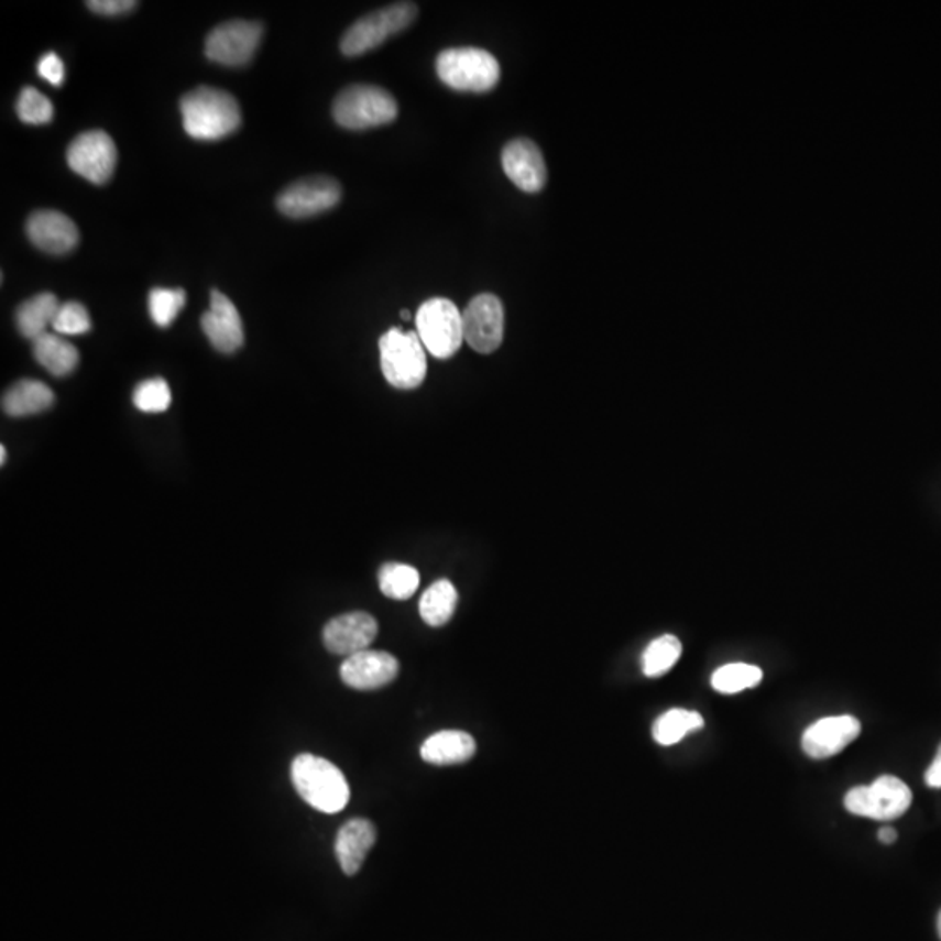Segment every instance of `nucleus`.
<instances>
[{
    "mask_svg": "<svg viewBox=\"0 0 941 941\" xmlns=\"http://www.w3.org/2000/svg\"><path fill=\"white\" fill-rule=\"evenodd\" d=\"M182 121L188 136L205 142L226 139L241 125V110L232 95L217 88L188 91L180 101Z\"/></svg>",
    "mask_w": 941,
    "mask_h": 941,
    "instance_id": "nucleus-1",
    "label": "nucleus"
},
{
    "mask_svg": "<svg viewBox=\"0 0 941 941\" xmlns=\"http://www.w3.org/2000/svg\"><path fill=\"white\" fill-rule=\"evenodd\" d=\"M292 783L310 808L328 814L342 811L351 799L348 779L327 758L302 753L292 764Z\"/></svg>",
    "mask_w": 941,
    "mask_h": 941,
    "instance_id": "nucleus-2",
    "label": "nucleus"
},
{
    "mask_svg": "<svg viewBox=\"0 0 941 941\" xmlns=\"http://www.w3.org/2000/svg\"><path fill=\"white\" fill-rule=\"evenodd\" d=\"M436 72L448 88L462 92H486L501 79V65L480 47H450L436 58Z\"/></svg>",
    "mask_w": 941,
    "mask_h": 941,
    "instance_id": "nucleus-3",
    "label": "nucleus"
},
{
    "mask_svg": "<svg viewBox=\"0 0 941 941\" xmlns=\"http://www.w3.org/2000/svg\"><path fill=\"white\" fill-rule=\"evenodd\" d=\"M333 118L346 130H370L397 118L393 95L379 86L354 84L342 89L333 101Z\"/></svg>",
    "mask_w": 941,
    "mask_h": 941,
    "instance_id": "nucleus-4",
    "label": "nucleus"
},
{
    "mask_svg": "<svg viewBox=\"0 0 941 941\" xmlns=\"http://www.w3.org/2000/svg\"><path fill=\"white\" fill-rule=\"evenodd\" d=\"M381 366L385 381L396 390H415L423 384L427 373L426 351L417 331L391 328L382 335Z\"/></svg>",
    "mask_w": 941,
    "mask_h": 941,
    "instance_id": "nucleus-5",
    "label": "nucleus"
},
{
    "mask_svg": "<svg viewBox=\"0 0 941 941\" xmlns=\"http://www.w3.org/2000/svg\"><path fill=\"white\" fill-rule=\"evenodd\" d=\"M415 325L424 348L438 360L452 358L464 342L462 313L448 298L424 302L415 316Z\"/></svg>",
    "mask_w": 941,
    "mask_h": 941,
    "instance_id": "nucleus-6",
    "label": "nucleus"
},
{
    "mask_svg": "<svg viewBox=\"0 0 941 941\" xmlns=\"http://www.w3.org/2000/svg\"><path fill=\"white\" fill-rule=\"evenodd\" d=\"M418 9L414 2H397L360 18L343 34L340 50L346 56H360L381 46L382 42L400 34L414 23Z\"/></svg>",
    "mask_w": 941,
    "mask_h": 941,
    "instance_id": "nucleus-7",
    "label": "nucleus"
},
{
    "mask_svg": "<svg viewBox=\"0 0 941 941\" xmlns=\"http://www.w3.org/2000/svg\"><path fill=\"white\" fill-rule=\"evenodd\" d=\"M912 803V791L896 776H880L868 787H856L845 794L844 806L851 814L877 821H893L904 816Z\"/></svg>",
    "mask_w": 941,
    "mask_h": 941,
    "instance_id": "nucleus-8",
    "label": "nucleus"
},
{
    "mask_svg": "<svg viewBox=\"0 0 941 941\" xmlns=\"http://www.w3.org/2000/svg\"><path fill=\"white\" fill-rule=\"evenodd\" d=\"M264 29L256 21L232 20L209 32L206 56L226 67H243L253 59Z\"/></svg>",
    "mask_w": 941,
    "mask_h": 941,
    "instance_id": "nucleus-9",
    "label": "nucleus"
},
{
    "mask_svg": "<svg viewBox=\"0 0 941 941\" xmlns=\"http://www.w3.org/2000/svg\"><path fill=\"white\" fill-rule=\"evenodd\" d=\"M67 163L72 172L86 180L103 185L112 178L118 149L105 131H84L68 145Z\"/></svg>",
    "mask_w": 941,
    "mask_h": 941,
    "instance_id": "nucleus-10",
    "label": "nucleus"
},
{
    "mask_svg": "<svg viewBox=\"0 0 941 941\" xmlns=\"http://www.w3.org/2000/svg\"><path fill=\"white\" fill-rule=\"evenodd\" d=\"M342 187L330 176L302 178L280 194L277 209L289 218H310L339 205Z\"/></svg>",
    "mask_w": 941,
    "mask_h": 941,
    "instance_id": "nucleus-11",
    "label": "nucleus"
},
{
    "mask_svg": "<svg viewBox=\"0 0 941 941\" xmlns=\"http://www.w3.org/2000/svg\"><path fill=\"white\" fill-rule=\"evenodd\" d=\"M464 342L481 354H490L501 348L504 339V309L501 300L490 293H481L469 302L462 313Z\"/></svg>",
    "mask_w": 941,
    "mask_h": 941,
    "instance_id": "nucleus-12",
    "label": "nucleus"
},
{
    "mask_svg": "<svg viewBox=\"0 0 941 941\" xmlns=\"http://www.w3.org/2000/svg\"><path fill=\"white\" fill-rule=\"evenodd\" d=\"M379 624L366 612H349L335 617L322 630V642L331 654L352 656L369 650L375 641Z\"/></svg>",
    "mask_w": 941,
    "mask_h": 941,
    "instance_id": "nucleus-13",
    "label": "nucleus"
},
{
    "mask_svg": "<svg viewBox=\"0 0 941 941\" xmlns=\"http://www.w3.org/2000/svg\"><path fill=\"white\" fill-rule=\"evenodd\" d=\"M502 167L507 178L523 193H539L548 178L543 152L527 139H516L504 146Z\"/></svg>",
    "mask_w": 941,
    "mask_h": 941,
    "instance_id": "nucleus-14",
    "label": "nucleus"
},
{
    "mask_svg": "<svg viewBox=\"0 0 941 941\" xmlns=\"http://www.w3.org/2000/svg\"><path fill=\"white\" fill-rule=\"evenodd\" d=\"M400 674L396 657L382 650H363L352 654L340 666V677L346 686L358 690H375L390 686Z\"/></svg>",
    "mask_w": 941,
    "mask_h": 941,
    "instance_id": "nucleus-15",
    "label": "nucleus"
},
{
    "mask_svg": "<svg viewBox=\"0 0 941 941\" xmlns=\"http://www.w3.org/2000/svg\"><path fill=\"white\" fill-rule=\"evenodd\" d=\"M860 732H862L860 720L851 715L818 720L803 732V753L816 761L833 757L845 746H850L860 736Z\"/></svg>",
    "mask_w": 941,
    "mask_h": 941,
    "instance_id": "nucleus-16",
    "label": "nucleus"
},
{
    "mask_svg": "<svg viewBox=\"0 0 941 941\" xmlns=\"http://www.w3.org/2000/svg\"><path fill=\"white\" fill-rule=\"evenodd\" d=\"M203 331L217 351L232 354L244 342V328L238 309L223 293L214 289L209 309L203 314Z\"/></svg>",
    "mask_w": 941,
    "mask_h": 941,
    "instance_id": "nucleus-17",
    "label": "nucleus"
},
{
    "mask_svg": "<svg viewBox=\"0 0 941 941\" xmlns=\"http://www.w3.org/2000/svg\"><path fill=\"white\" fill-rule=\"evenodd\" d=\"M30 241L51 255H65L79 243V229L67 215L41 209L30 215L26 222Z\"/></svg>",
    "mask_w": 941,
    "mask_h": 941,
    "instance_id": "nucleus-18",
    "label": "nucleus"
},
{
    "mask_svg": "<svg viewBox=\"0 0 941 941\" xmlns=\"http://www.w3.org/2000/svg\"><path fill=\"white\" fill-rule=\"evenodd\" d=\"M375 839L376 832L372 821L355 818L343 824L335 839V856L339 860L343 874L354 875L361 871Z\"/></svg>",
    "mask_w": 941,
    "mask_h": 941,
    "instance_id": "nucleus-19",
    "label": "nucleus"
},
{
    "mask_svg": "<svg viewBox=\"0 0 941 941\" xmlns=\"http://www.w3.org/2000/svg\"><path fill=\"white\" fill-rule=\"evenodd\" d=\"M477 753V741L464 731H439L427 737L420 757L433 766H456L471 761Z\"/></svg>",
    "mask_w": 941,
    "mask_h": 941,
    "instance_id": "nucleus-20",
    "label": "nucleus"
},
{
    "mask_svg": "<svg viewBox=\"0 0 941 941\" xmlns=\"http://www.w3.org/2000/svg\"><path fill=\"white\" fill-rule=\"evenodd\" d=\"M55 403V394L44 382L20 381L6 391L2 397V408L11 417H26L41 414Z\"/></svg>",
    "mask_w": 941,
    "mask_h": 941,
    "instance_id": "nucleus-21",
    "label": "nucleus"
},
{
    "mask_svg": "<svg viewBox=\"0 0 941 941\" xmlns=\"http://www.w3.org/2000/svg\"><path fill=\"white\" fill-rule=\"evenodd\" d=\"M62 304L53 293H41L30 300L23 302L17 310L18 330L30 340H37L42 335L50 333L56 314Z\"/></svg>",
    "mask_w": 941,
    "mask_h": 941,
    "instance_id": "nucleus-22",
    "label": "nucleus"
},
{
    "mask_svg": "<svg viewBox=\"0 0 941 941\" xmlns=\"http://www.w3.org/2000/svg\"><path fill=\"white\" fill-rule=\"evenodd\" d=\"M34 355L39 364L55 376L68 375L79 364V351L55 333L42 335L34 340Z\"/></svg>",
    "mask_w": 941,
    "mask_h": 941,
    "instance_id": "nucleus-23",
    "label": "nucleus"
},
{
    "mask_svg": "<svg viewBox=\"0 0 941 941\" xmlns=\"http://www.w3.org/2000/svg\"><path fill=\"white\" fill-rule=\"evenodd\" d=\"M457 602H459V594H457L456 586L448 579H439L435 584L429 586L426 593L423 594V599L418 603V611H420L424 623L439 627L452 620Z\"/></svg>",
    "mask_w": 941,
    "mask_h": 941,
    "instance_id": "nucleus-24",
    "label": "nucleus"
},
{
    "mask_svg": "<svg viewBox=\"0 0 941 941\" xmlns=\"http://www.w3.org/2000/svg\"><path fill=\"white\" fill-rule=\"evenodd\" d=\"M704 727V719L698 711L674 708L654 722L653 736L663 746L677 745L689 732Z\"/></svg>",
    "mask_w": 941,
    "mask_h": 941,
    "instance_id": "nucleus-25",
    "label": "nucleus"
},
{
    "mask_svg": "<svg viewBox=\"0 0 941 941\" xmlns=\"http://www.w3.org/2000/svg\"><path fill=\"white\" fill-rule=\"evenodd\" d=\"M680 656H682V644L677 636H659L645 648L642 656V671L648 678L663 677L677 665Z\"/></svg>",
    "mask_w": 941,
    "mask_h": 941,
    "instance_id": "nucleus-26",
    "label": "nucleus"
},
{
    "mask_svg": "<svg viewBox=\"0 0 941 941\" xmlns=\"http://www.w3.org/2000/svg\"><path fill=\"white\" fill-rule=\"evenodd\" d=\"M762 682V669L745 663H732L716 669L711 677V687L720 694H736Z\"/></svg>",
    "mask_w": 941,
    "mask_h": 941,
    "instance_id": "nucleus-27",
    "label": "nucleus"
},
{
    "mask_svg": "<svg viewBox=\"0 0 941 941\" xmlns=\"http://www.w3.org/2000/svg\"><path fill=\"white\" fill-rule=\"evenodd\" d=\"M420 576L412 565L385 563L379 572L382 593L393 600H408L417 591Z\"/></svg>",
    "mask_w": 941,
    "mask_h": 941,
    "instance_id": "nucleus-28",
    "label": "nucleus"
},
{
    "mask_svg": "<svg viewBox=\"0 0 941 941\" xmlns=\"http://www.w3.org/2000/svg\"><path fill=\"white\" fill-rule=\"evenodd\" d=\"M184 289L176 288H154L149 295V310H151L152 321L157 327L166 328L175 321L176 316L185 306Z\"/></svg>",
    "mask_w": 941,
    "mask_h": 941,
    "instance_id": "nucleus-29",
    "label": "nucleus"
},
{
    "mask_svg": "<svg viewBox=\"0 0 941 941\" xmlns=\"http://www.w3.org/2000/svg\"><path fill=\"white\" fill-rule=\"evenodd\" d=\"M133 403L146 414H161L172 405V391L164 379H151L134 390Z\"/></svg>",
    "mask_w": 941,
    "mask_h": 941,
    "instance_id": "nucleus-30",
    "label": "nucleus"
},
{
    "mask_svg": "<svg viewBox=\"0 0 941 941\" xmlns=\"http://www.w3.org/2000/svg\"><path fill=\"white\" fill-rule=\"evenodd\" d=\"M17 112L26 124H47L53 119V103L35 88H25L18 98Z\"/></svg>",
    "mask_w": 941,
    "mask_h": 941,
    "instance_id": "nucleus-31",
    "label": "nucleus"
},
{
    "mask_svg": "<svg viewBox=\"0 0 941 941\" xmlns=\"http://www.w3.org/2000/svg\"><path fill=\"white\" fill-rule=\"evenodd\" d=\"M53 330L58 335H83L91 330L88 310L79 302L62 304L53 321Z\"/></svg>",
    "mask_w": 941,
    "mask_h": 941,
    "instance_id": "nucleus-32",
    "label": "nucleus"
},
{
    "mask_svg": "<svg viewBox=\"0 0 941 941\" xmlns=\"http://www.w3.org/2000/svg\"><path fill=\"white\" fill-rule=\"evenodd\" d=\"M39 76L46 79L53 86H62L65 83V65L56 53H46L37 63Z\"/></svg>",
    "mask_w": 941,
    "mask_h": 941,
    "instance_id": "nucleus-33",
    "label": "nucleus"
},
{
    "mask_svg": "<svg viewBox=\"0 0 941 941\" xmlns=\"http://www.w3.org/2000/svg\"><path fill=\"white\" fill-rule=\"evenodd\" d=\"M92 13L103 14V17H119V14L130 13L139 2L134 0H92L86 2Z\"/></svg>",
    "mask_w": 941,
    "mask_h": 941,
    "instance_id": "nucleus-34",
    "label": "nucleus"
},
{
    "mask_svg": "<svg viewBox=\"0 0 941 941\" xmlns=\"http://www.w3.org/2000/svg\"><path fill=\"white\" fill-rule=\"evenodd\" d=\"M924 779L929 788H941V745L938 746L937 757L926 770Z\"/></svg>",
    "mask_w": 941,
    "mask_h": 941,
    "instance_id": "nucleus-35",
    "label": "nucleus"
},
{
    "mask_svg": "<svg viewBox=\"0 0 941 941\" xmlns=\"http://www.w3.org/2000/svg\"><path fill=\"white\" fill-rule=\"evenodd\" d=\"M896 839H898V833H896L893 827H884V829L878 830V841L883 842V844H895Z\"/></svg>",
    "mask_w": 941,
    "mask_h": 941,
    "instance_id": "nucleus-36",
    "label": "nucleus"
},
{
    "mask_svg": "<svg viewBox=\"0 0 941 941\" xmlns=\"http://www.w3.org/2000/svg\"><path fill=\"white\" fill-rule=\"evenodd\" d=\"M0 462H2V464H6V448L4 447L0 448Z\"/></svg>",
    "mask_w": 941,
    "mask_h": 941,
    "instance_id": "nucleus-37",
    "label": "nucleus"
},
{
    "mask_svg": "<svg viewBox=\"0 0 941 941\" xmlns=\"http://www.w3.org/2000/svg\"><path fill=\"white\" fill-rule=\"evenodd\" d=\"M402 318L405 319V321H408V319L412 318L411 313H408V310H406V309L403 310Z\"/></svg>",
    "mask_w": 941,
    "mask_h": 941,
    "instance_id": "nucleus-38",
    "label": "nucleus"
},
{
    "mask_svg": "<svg viewBox=\"0 0 941 941\" xmlns=\"http://www.w3.org/2000/svg\"><path fill=\"white\" fill-rule=\"evenodd\" d=\"M937 928H938V934H940V938H941V912L938 913Z\"/></svg>",
    "mask_w": 941,
    "mask_h": 941,
    "instance_id": "nucleus-39",
    "label": "nucleus"
}]
</instances>
